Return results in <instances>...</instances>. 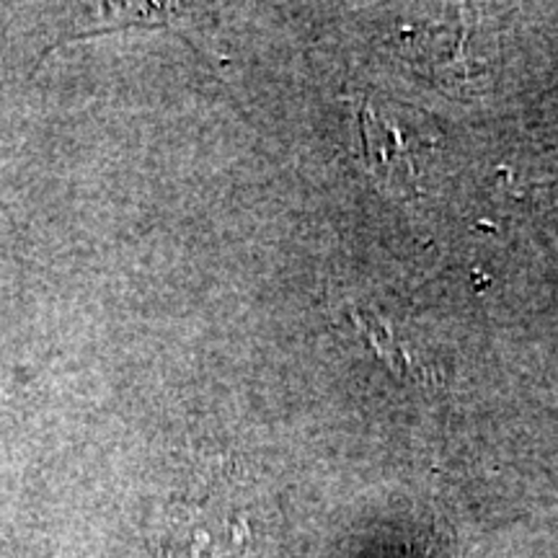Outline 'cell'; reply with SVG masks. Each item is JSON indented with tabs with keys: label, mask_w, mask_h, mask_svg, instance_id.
Segmentation results:
<instances>
[{
	"label": "cell",
	"mask_w": 558,
	"mask_h": 558,
	"mask_svg": "<svg viewBox=\"0 0 558 558\" xmlns=\"http://www.w3.org/2000/svg\"><path fill=\"white\" fill-rule=\"evenodd\" d=\"M360 135L369 177L390 192H409L416 169L403 132L365 101L360 107Z\"/></svg>",
	"instance_id": "obj_1"
},
{
	"label": "cell",
	"mask_w": 558,
	"mask_h": 558,
	"mask_svg": "<svg viewBox=\"0 0 558 558\" xmlns=\"http://www.w3.org/2000/svg\"><path fill=\"white\" fill-rule=\"evenodd\" d=\"M352 320H354V326L360 329L362 337L367 339V344L373 347V352L378 354V357L386 362V365L393 369L396 375H401V378L424 380V369L418 367L407 352H403L401 344L393 339V333H390L388 326L383 324L375 313L352 311Z\"/></svg>",
	"instance_id": "obj_2"
}]
</instances>
